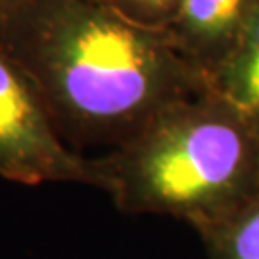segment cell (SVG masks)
<instances>
[{"instance_id":"obj_1","label":"cell","mask_w":259,"mask_h":259,"mask_svg":"<svg viewBox=\"0 0 259 259\" xmlns=\"http://www.w3.org/2000/svg\"><path fill=\"white\" fill-rule=\"evenodd\" d=\"M0 45L27 71L67 144L115 148L159 111L209 91L167 31L94 0H10Z\"/></svg>"},{"instance_id":"obj_2","label":"cell","mask_w":259,"mask_h":259,"mask_svg":"<svg viewBox=\"0 0 259 259\" xmlns=\"http://www.w3.org/2000/svg\"><path fill=\"white\" fill-rule=\"evenodd\" d=\"M96 167L119 211L175 217L204 234L259 190V135L207 91L159 111Z\"/></svg>"},{"instance_id":"obj_3","label":"cell","mask_w":259,"mask_h":259,"mask_svg":"<svg viewBox=\"0 0 259 259\" xmlns=\"http://www.w3.org/2000/svg\"><path fill=\"white\" fill-rule=\"evenodd\" d=\"M0 177L19 185L102 186L96 159L77 154L60 135L27 71L0 45Z\"/></svg>"},{"instance_id":"obj_4","label":"cell","mask_w":259,"mask_h":259,"mask_svg":"<svg viewBox=\"0 0 259 259\" xmlns=\"http://www.w3.org/2000/svg\"><path fill=\"white\" fill-rule=\"evenodd\" d=\"M259 0H183L167 29L179 54L209 79L236 50Z\"/></svg>"},{"instance_id":"obj_5","label":"cell","mask_w":259,"mask_h":259,"mask_svg":"<svg viewBox=\"0 0 259 259\" xmlns=\"http://www.w3.org/2000/svg\"><path fill=\"white\" fill-rule=\"evenodd\" d=\"M207 84L211 93L242 111L259 135V8L240 45L209 75Z\"/></svg>"},{"instance_id":"obj_6","label":"cell","mask_w":259,"mask_h":259,"mask_svg":"<svg viewBox=\"0 0 259 259\" xmlns=\"http://www.w3.org/2000/svg\"><path fill=\"white\" fill-rule=\"evenodd\" d=\"M200 236L207 259H259V190L225 221Z\"/></svg>"},{"instance_id":"obj_7","label":"cell","mask_w":259,"mask_h":259,"mask_svg":"<svg viewBox=\"0 0 259 259\" xmlns=\"http://www.w3.org/2000/svg\"><path fill=\"white\" fill-rule=\"evenodd\" d=\"M137 25L167 31L183 0H94Z\"/></svg>"},{"instance_id":"obj_8","label":"cell","mask_w":259,"mask_h":259,"mask_svg":"<svg viewBox=\"0 0 259 259\" xmlns=\"http://www.w3.org/2000/svg\"><path fill=\"white\" fill-rule=\"evenodd\" d=\"M10 0H0V12H2V10H4V6H6V4H8Z\"/></svg>"}]
</instances>
